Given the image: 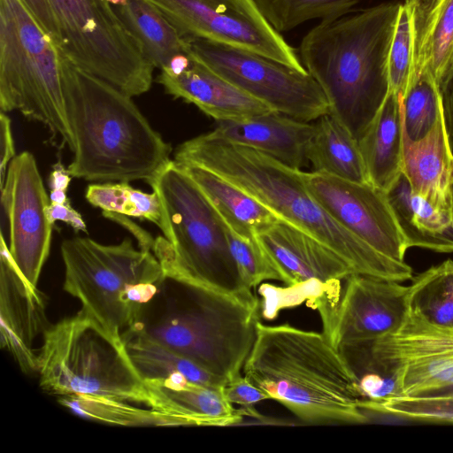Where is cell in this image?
Returning <instances> with one entry per match:
<instances>
[{"instance_id": "6da1fadb", "label": "cell", "mask_w": 453, "mask_h": 453, "mask_svg": "<svg viewBox=\"0 0 453 453\" xmlns=\"http://www.w3.org/2000/svg\"><path fill=\"white\" fill-rule=\"evenodd\" d=\"M173 160L221 176L281 219L328 246L349 263L355 273L398 282L412 278V269L406 262L381 255L340 225L310 192L302 170L210 133L181 143Z\"/></svg>"}, {"instance_id": "7a4b0ae2", "label": "cell", "mask_w": 453, "mask_h": 453, "mask_svg": "<svg viewBox=\"0 0 453 453\" xmlns=\"http://www.w3.org/2000/svg\"><path fill=\"white\" fill-rule=\"evenodd\" d=\"M61 52V51H60ZM66 118L73 139L72 177L149 184L171 161L172 147L132 100L61 53Z\"/></svg>"}, {"instance_id": "3957f363", "label": "cell", "mask_w": 453, "mask_h": 453, "mask_svg": "<svg viewBox=\"0 0 453 453\" xmlns=\"http://www.w3.org/2000/svg\"><path fill=\"white\" fill-rule=\"evenodd\" d=\"M400 4L322 20L303 38L301 62L329 113L358 142L389 93L388 57Z\"/></svg>"}, {"instance_id": "277c9868", "label": "cell", "mask_w": 453, "mask_h": 453, "mask_svg": "<svg viewBox=\"0 0 453 453\" xmlns=\"http://www.w3.org/2000/svg\"><path fill=\"white\" fill-rule=\"evenodd\" d=\"M243 374L306 424L370 421L350 371L324 333L258 320Z\"/></svg>"}, {"instance_id": "5b68a950", "label": "cell", "mask_w": 453, "mask_h": 453, "mask_svg": "<svg viewBox=\"0 0 453 453\" xmlns=\"http://www.w3.org/2000/svg\"><path fill=\"white\" fill-rule=\"evenodd\" d=\"M257 321L258 302L165 277L133 327L228 382L241 375Z\"/></svg>"}, {"instance_id": "8992f818", "label": "cell", "mask_w": 453, "mask_h": 453, "mask_svg": "<svg viewBox=\"0 0 453 453\" xmlns=\"http://www.w3.org/2000/svg\"><path fill=\"white\" fill-rule=\"evenodd\" d=\"M150 185L162 206L164 236L154 239L151 250L165 277L258 302L240 276L225 222L191 177L172 160Z\"/></svg>"}, {"instance_id": "52a82bcc", "label": "cell", "mask_w": 453, "mask_h": 453, "mask_svg": "<svg viewBox=\"0 0 453 453\" xmlns=\"http://www.w3.org/2000/svg\"><path fill=\"white\" fill-rule=\"evenodd\" d=\"M36 372L40 387L56 395L148 403L146 386L121 336L83 310L47 327Z\"/></svg>"}, {"instance_id": "ba28073f", "label": "cell", "mask_w": 453, "mask_h": 453, "mask_svg": "<svg viewBox=\"0 0 453 453\" xmlns=\"http://www.w3.org/2000/svg\"><path fill=\"white\" fill-rule=\"evenodd\" d=\"M60 250L64 290L119 336L134 326L165 279L154 253L135 249L129 238L106 245L77 236L65 240Z\"/></svg>"}, {"instance_id": "9c48e42d", "label": "cell", "mask_w": 453, "mask_h": 453, "mask_svg": "<svg viewBox=\"0 0 453 453\" xmlns=\"http://www.w3.org/2000/svg\"><path fill=\"white\" fill-rule=\"evenodd\" d=\"M0 109L43 124L73 150L60 50L21 0H0Z\"/></svg>"}, {"instance_id": "30bf717a", "label": "cell", "mask_w": 453, "mask_h": 453, "mask_svg": "<svg viewBox=\"0 0 453 453\" xmlns=\"http://www.w3.org/2000/svg\"><path fill=\"white\" fill-rule=\"evenodd\" d=\"M59 50L81 69L130 96L150 90L153 65L106 0H50Z\"/></svg>"}, {"instance_id": "8fae6325", "label": "cell", "mask_w": 453, "mask_h": 453, "mask_svg": "<svg viewBox=\"0 0 453 453\" xmlns=\"http://www.w3.org/2000/svg\"><path fill=\"white\" fill-rule=\"evenodd\" d=\"M187 52L275 111L311 122L329 113L319 85L299 70L245 48L198 37H184Z\"/></svg>"}, {"instance_id": "7c38bea8", "label": "cell", "mask_w": 453, "mask_h": 453, "mask_svg": "<svg viewBox=\"0 0 453 453\" xmlns=\"http://www.w3.org/2000/svg\"><path fill=\"white\" fill-rule=\"evenodd\" d=\"M183 37L253 50L299 70V55L262 17L252 0H148Z\"/></svg>"}, {"instance_id": "4fadbf2b", "label": "cell", "mask_w": 453, "mask_h": 453, "mask_svg": "<svg viewBox=\"0 0 453 453\" xmlns=\"http://www.w3.org/2000/svg\"><path fill=\"white\" fill-rule=\"evenodd\" d=\"M50 196L32 153L10 162L1 188V235L25 279L35 288L49 257L52 224L47 217Z\"/></svg>"}, {"instance_id": "5bb4252c", "label": "cell", "mask_w": 453, "mask_h": 453, "mask_svg": "<svg viewBox=\"0 0 453 453\" xmlns=\"http://www.w3.org/2000/svg\"><path fill=\"white\" fill-rule=\"evenodd\" d=\"M372 357L396 380L401 396H419L453 383V328L408 312L401 328L365 341Z\"/></svg>"}, {"instance_id": "9a60e30c", "label": "cell", "mask_w": 453, "mask_h": 453, "mask_svg": "<svg viewBox=\"0 0 453 453\" xmlns=\"http://www.w3.org/2000/svg\"><path fill=\"white\" fill-rule=\"evenodd\" d=\"M306 186L325 210L371 248L398 262L409 249L384 191L329 174L303 172Z\"/></svg>"}, {"instance_id": "2e32d148", "label": "cell", "mask_w": 453, "mask_h": 453, "mask_svg": "<svg viewBox=\"0 0 453 453\" xmlns=\"http://www.w3.org/2000/svg\"><path fill=\"white\" fill-rule=\"evenodd\" d=\"M408 292L398 281L352 273L334 307L319 312L323 333L335 348L395 333L408 316Z\"/></svg>"}, {"instance_id": "e0dca14e", "label": "cell", "mask_w": 453, "mask_h": 453, "mask_svg": "<svg viewBox=\"0 0 453 453\" xmlns=\"http://www.w3.org/2000/svg\"><path fill=\"white\" fill-rule=\"evenodd\" d=\"M256 238L281 281L308 298L322 292L339 296L342 280L355 273L328 246L281 219L258 232Z\"/></svg>"}, {"instance_id": "ac0fdd59", "label": "cell", "mask_w": 453, "mask_h": 453, "mask_svg": "<svg viewBox=\"0 0 453 453\" xmlns=\"http://www.w3.org/2000/svg\"><path fill=\"white\" fill-rule=\"evenodd\" d=\"M46 298L17 267L5 239L0 244V340L20 370L36 372L34 342L48 325Z\"/></svg>"}, {"instance_id": "d6986e66", "label": "cell", "mask_w": 453, "mask_h": 453, "mask_svg": "<svg viewBox=\"0 0 453 453\" xmlns=\"http://www.w3.org/2000/svg\"><path fill=\"white\" fill-rule=\"evenodd\" d=\"M189 57L190 64L181 73L170 75L161 71L158 75L157 81L167 94L195 104L216 121L246 120L274 111L198 59Z\"/></svg>"}, {"instance_id": "ffe728a7", "label": "cell", "mask_w": 453, "mask_h": 453, "mask_svg": "<svg viewBox=\"0 0 453 453\" xmlns=\"http://www.w3.org/2000/svg\"><path fill=\"white\" fill-rule=\"evenodd\" d=\"M151 410L175 420L178 426H227L249 416L235 409L222 388L193 383L183 378L143 380Z\"/></svg>"}, {"instance_id": "44dd1931", "label": "cell", "mask_w": 453, "mask_h": 453, "mask_svg": "<svg viewBox=\"0 0 453 453\" xmlns=\"http://www.w3.org/2000/svg\"><path fill=\"white\" fill-rule=\"evenodd\" d=\"M210 134L217 138L253 148L283 164L301 170L315 131L314 124L271 111L246 120H219Z\"/></svg>"}, {"instance_id": "7402d4cb", "label": "cell", "mask_w": 453, "mask_h": 453, "mask_svg": "<svg viewBox=\"0 0 453 453\" xmlns=\"http://www.w3.org/2000/svg\"><path fill=\"white\" fill-rule=\"evenodd\" d=\"M403 172L414 194L450 208L453 152L445 122L420 141L403 146Z\"/></svg>"}, {"instance_id": "603a6c76", "label": "cell", "mask_w": 453, "mask_h": 453, "mask_svg": "<svg viewBox=\"0 0 453 453\" xmlns=\"http://www.w3.org/2000/svg\"><path fill=\"white\" fill-rule=\"evenodd\" d=\"M389 204L404 234L408 248L418 247L449 253L450 208L441 207L414 194L403 173L386 192Z\"/></svg>"}, {"instance_id": "cb8c5ba5", "label": "cell", "mask_w": 453, "mask_h": 453, "mask_svg": "<svg viewBox=\"0 0 453 453\" xmlns=\"http://www.w3.org/2000/svg\"><path fill=\"white\" fill-rule=\"evenodd\" d=\"M402 99L389 91L374 120L357 142L369 182L385 193L403 172Z\"/></svg>"}, {"instance_id": "d4e9b609", "label": "cell", "mask_w": 453, "mask_h": 453, "mask_svg": "<svg viewBox=\"0 0 453 453\" xmlns=\"http://www.w3.org/2000/svg\"><path fill=\"white\" fill-rule=\"evenodd\" d=\"M177 164L200 188L225 224L239 235L255 237L280 219L258 200L213 172L193 164Z\"/></svg>"}, {"instance_id": "484cf974", "label": "cell", "mask_w": 453, "mask_h": 453, "mask_svg": "<svg viewBox=\"0 0 453 453\" xmlns=\"http://www.w3.org/2000/svg\"><path fill=\"white\" fill-rule=\"evenodd\" d=\"M412 1L416 73L429 71L440 88L453 70V0Z\"/></svg>"}, {"instance_id": "4316f807", "label": "cell", "mask_w": 453, "mask_h": 453, "mask_svg": "<svg viewBox=\"0 0 453 453\" xmlns=\"http://www.w3.org/2000/svg\"><path fill=\"white\" fill-rule=\"evenodd\" d=\"M306 157L312 172L349 181L369 182L357 141L330 113L317 119Z\"/></svg>"}, {"instance_id": "83f0119b", "label": "cell", "mask_w": 453, "mask_h": 453, "mask_svg": "<svg viewBox=\"0 0 453 453\" xmlns=\"http://www.w3.org/2000/svg\"><path fill=\"white\" fill-rule=\"evenodd\" d=\"M132 363L143 380L183 378L199 385L222 388L226 381L167 347L132 327L122 336Z\"/></svg>"}, {"instance_id": "f1b7e54d", "label": "cell", "mask_w": 453, "mask_h": 453, "mask_svg": "<svg viewBox=\"0 0 453 453\" xmlns=\"http://www.w3.org/2000/svg\"><path fill=\"white\" fill-rule=\"evenodd\" d=\"M113 7L154 67L162 69L173 56L187 53L185 38L150 1L128 0Z\"/></svg>"}, {"instance_id": "f546056e", "label": "cell", "mask_w": 453, "mask_h": 453, "mask_svg": "<svg viewBox=\"0 0 453 453\" xmlns=\"http://www.w3.org/2000/svg\"><path fill=\"white\" fill-rule=\"evenodd\" d=\"M408 308L427 323L453 328V260L432 266L413 280Z\"/></svg>"}, {"instance_id": "4dcf8cb0", "label": "cell", "mask_w": 453, "mask_h": 453, "mask_svg": "<svg viewBox=\"0 0 453 453\" xmlns=\"http://www.w3.org/2000/svg\"><path fill=\"white\" fill-rule=\"evenodd\" d=\"M401 121L403 146L420 141L445 122L440 88L429 71L415 73L402 99Z\"/></svg>"}, {"instance_id": "1f68e13d", "label": "cell", "mask_w": 453, "mask_h": 453, "mask_svg": "<svg viewBox=\"0 0 453 453\" xmlns=\"http://www.w3.org/2000/svg\"><path fill=\"white\" fill-rule=\"evenodd\" d=\"M58 403L87 419L124 426H178L173 418L153 410H144L128 402L87 395L60 396Z\"/></svg>"}, {"instance_id": "d6a6232c", "label": "cell", "mask_w": 453, "mask_h": 453, "mask_svg": "<svg viewBox=\"0 0 453 453\" xmlns=\"http://www.w3.org/2000/svg\"><path fill=\"white\" fill-rule=\"evenodd\" d=\"M87 201L103 211L144 219L161 226L162 206L158 195L147 193L130 186L128 182H104L88 186Z\"/></svg>"}, {"instance_id": "836d02e7", "label": "cell", "mask_w": 453, "mask_h": 453, "mask_svg": "<svg viewBox=\"0 0 453 453\" xmlns=\"http://www.w3.org/2000/svg\"><path fill=\"white\" fill-rule=\"evenodd\" d=\"M361 0H252L265 21L279 34L305 21L347 14Z\"/></svg>"}, {"instance_id": "e575fe53", "label": "cell", "mask_w": 453, "mask_h": 453, "mask_svg": "<svg viewBox=\"0 0 453 453\" xmlns=\"http://www.w3.org/2000/svg\"><path fill=\"white\" fill-rule=\"evenodd\" d=\"M416 73L415 18L412 0L399 4L388 57L389 91L403 98Z\"/></svg>"}, {"instance_id": "d590c367", "label": "cell", "mask_w": 453, "mask_h": 453, "mask_svg": "<svg viewBox=\"0 0 453 453\" xmlns=\"http://www.w3.org/2000/svg\"><path fill=\"white\" fill-rule=\"evenodd\" d=\"M226 233L231 254L248 288L252 289L268 280L281 281L278 270L256 236L243 237L226 225Z\"/></svg>"}, {"instance_id": "8d00e7d4", "label": "cell", "mask_w": 453, "mask_h": 453, "mask_svg": "<svg viewBox=\"0 0 453 453\" xmlns=\"http://www.w3.org/2000/svg\"><path fill=\"white\" fill-rule=\"evenodd\" d=\"M376 413L412 421L453 424V395L395 396Z\"/></svg>"}, {"instance_id": "74e56055", "label": "cell", "mask_w": 453, "mask_h": 453, "mask_svg": "<svg viewBox=\"0 0 453 453\" xmlns=\"http://www.w3.org/2000/svg\"><path fill=\"white\" fill-rule=\"evenodd\" d=\"M222 391L230 403L239 405L248 412L249 416L255 418L259 417L254 407L255 404L268 399L260 388L242 374L226 382Z\"/></svg>"}, {"instance_id": "f35d334b", "label": "cell", "mask_w": 453, "mask_h": 453, "mask_svg": "<svg viewBox=\"0 0 453 453\" xmlns=\"http://www.w3.org/2000/svg\"><path fill=\"white\" fill-rule=\"evenodd\" d=\"M21 2L59 48V30L50 0H21Z\"/></svg>"}, {"instance_id": "ab89813d", "label": "cell", "mask_w": 453, "mask_h": 453, "mask_svg": "<svg viewBox=\"0 0 453 453\" xmlns=\"http://www.w3.org/2000/svg\"><path fill=\"white\" fill-rule=\"evenodd\" d=\"M0 188H3L8 165L15 157L12 121L5 112L0 114Z\"/></svg>"}, {"instance_id": "60d3db41", "label": "cell", "mask_w": 453, "mask_h": 453, "mask_svg": "<svg viewBox=\"0 0 453 453\" xmlns=\"http://www.w3.org/2000/svg\"><path fill=\"white\" fill-rule=\"evenodd\" d=\"M46 212L52 225L60 220L70 225L75 231L87 232L86 222L81 213L72 207L69 200L65 203L50 202Z\"/></svg>"}, {"instance_id": "b9f144b4", "label": "cell", "mask_w": 453, "mask_h": 453, "mask_svg": "<svg viewBox=\"0 0 453 453\" xmlns=\"http://www.w3.org/2000/svg\"><path fill=\"white\" fill-rule=\"evenodd\" d=\"M443 114L449 136L453 137V70L440 86Z\"/></svg>"}, {"instance_id": "7bdbcfd3", "label": "cell", "mask_w": 453, "mask_h": 453, "mask_svg": "<svg viewBox=\"0 0 453 453\" xmlns=\"http://www.w3.org/2000/svg\"><path fill=\"white\" fill-rule=\"evenodd\" d=\"M71 179L72 176L67 168H65L61 161H58L52 166L48 184L50 190L66 191Z\"/></svg>"}, {"instance_id": "ee69618b", "label": "cell", "mask_w": 453, "mask_h": 453, "mask_svg": "<svg viewBox=\"0 0 453 453\" xmlns=\"http://www.w3.org/2000/svg\"><path fill=\"white\" fill-rule=\"evenodd\" d=\"M190 57L188 53H179L173 56L161 71L170 75H178L188 68Z\"/></svg>"}, {"instance_id": "f6af8a7d", "label": "cell", "mask_w": 453, "mask_h": 453, "mask_svg": "<svg viewBox=\"0 0 453 453\" xmlns=\"http://www.w3.org/2000/svg\"><path fill=\"white\" fill-rule=\"evenodd\" d=\"M449 191H450V213H451V219H450V225H449V230L448 234L449 241L452 249L453 252V175L450 181L449 186Z\"/></svg>"}, {"instance_id": "bcb514c9", "label": "cell", "mask_w": 453, "mask_h": 453, "mask_svg": "<svg viewBox=\"0 0 453 453\" xmlns=\"http://www.w3.org/2000/svg\"><path fill=\"white\" fill-rule=\"evenodd\" d=\"M453 395V383L445 386L443 388H441L439 389L434 390L432 392H429L424 395ZM422 396V395H419Z\"/></svg>"}, {"instance_id": "7dc6e473", "label": "cell", "mask_w": 453, "mask_h": 453, "mask_svg": "<svg viewBox=\"0 0 453 453\" xmlns=\"http://www.w3.org/2000/svg\"><path fill=\"white\" fill-rule=\"evenodd\" d=\"M108 3H110L113 6H119L127 4L128 0H106Z\"/></svg>"}, {"instance_id": "c3c4849f", "label": "cell", "mask_w": 453, "mask_h": 453, "mask_svg": "<svg viewBox=\"0 0 453 453\" xmlns=\"http://www.w3.org/2000/svg\"><path fill=\"white\" fill-rule=\"evenodd\" d=\"M414 1H418V0H414Z\"/></svg>"}]
</instances>
